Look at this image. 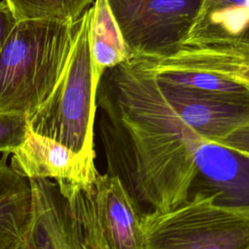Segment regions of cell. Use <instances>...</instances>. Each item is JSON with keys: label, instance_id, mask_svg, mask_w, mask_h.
I'll use <instances>...</instances> for the list:
<instances>
[{"label": "cell", "instance_id": "10", "mask_svg": "<svg viewBox=\"0 0 249 249\" xmlns=\"http://www.w3.org/2000/svg\"><path fill=\"white\" fill-rule=\"evenodd\" d=\"M249 46V0H202L181 47Z\"/></svg>", "mask_w": 249, "mask_h": 249}, {"label": "cell", "instance_id": "18", "mask_svg": "<svg viewBox=\"0 0 249 249\" xmlns=\"http://www.w3.org/2000/svg\"><path fill=\"white\" fill-rule=\"evenodd\" d=\"M215 143L232 150L249 160V121Z\"/></svg>", "mask_w": 249, "mask_h": 249}, {"label": "cell", "instance_id": "16", "mask_svg": "<svg viewBox=\"0 0 249 249\" xmlns=\"http://www.w3.org/2000/svg\"><path fill=\"white\" fill-rule=\"evenodd\" d=\"M18 20L56 19L76 22L94 0H4Z\"/></svg>", "mask_w": 249, "mask_h": 249}, {"label": "cell", "instance_id": "3", "mask_svg": "<svg viewBox=\"0 0 249 249\" xmlns=\"http://www.w3.org/2000/svg\"><path fill=\"white\" fill-rule=\"evenodd\" d=\"M92 7L77 20L66 65L51 94L28 119L32 131L94 160L96 77L89 43Z\"/></svg>", "mask_w": 249, "mask_h": 249}, {"label": "cell", "instance_id": "7", "mask_svg": "<svg viewBox=\"0 0 249 249\" xmlns=\"http://www.w3.org/2000/svg\"><path fill=\"white\" fill-rule=\"evenodd\" d=\"M158 80L180 119L205 140L216 142L249 121V94H206Z\"/></svg>", "mask_w": 249, "mask_h": 249}, {"label": "cell", "instance_id": "9", "mask_svg": "<svg viewBox=\"0 0 249 249\" xmlns=\"http://www.w3.org/2000/svg\"><path fill=\"white\" fill-rule=\"evenodd\" d=\"M33 191L30 249H88L56 182L29 179Z\"/></svg>", "mask_w": 249, "mask_h": 249}, {"label": "cell", "instance_id": "20", "mask_svg": "<svg viewBox=\"0 0 249 249\" xmlns=\"http://www.w3.org/2000/svg\"><path fill=\"white\" fill-rule=\"evenodd\" d=\"M9 249H30V246H29V242H28V237L26 238V240L22 243H20L19 245H17V246H14V247H11Z\"/></svg>", "mask_w": 249, "mask_h": 249}, {"label": "cell", "instance_id": "15", "mask_svg": "<svg viewBox=\"0 0 249 249\" xmlns=\"http://www.w3.org/2000/svg\"><path fill=\"white\" fill-rule=\"evenodd\" d=\"M152 70L160 80L195 91L216 95L249 94L248 87L214 73L193 70Z\"/></svg>", "mask_w": 249, "mask_h": 249}, {"label": "cell", "instance_id": "17", "mask_svg": "<svg viewBox=\"0 0 249 249\" xmlns=\"http://www.w3.org/2000/svg\"><path fill=\"white\" fill-rule=\"evenodd\" d=\"M29 129L26 114L0 113V152L12 154L23 142Z\"/></svg>", "mask_w": 249, "mask_h": 249}, {"label": "cell", "instance_id": "12", "mask_svg": "<svg viewBox=\"0 0 249 249\" xmlns=\"http://www.w3.org/2000/svg\"><path fill=\"white\" fill-rule=\"evenodd\" d=\"M9 155L2 153L0 160V249L24 242L33 219L30 180L8 165Z\"/></svg>", "mask_w": 249, "mask_h": 249}, {"label": "cell", "instance_id": "5", "mask_svg": "<svg viewBox=\"0 0 249 249\" xmlns=\"http://www.w3.org/2000/svg\"><path fill=\"white\" fill-rule=\"evenodd\" d=\"M57 186L90 249H144L142 214L119 177L98 173L87 187Z\"/></svg>", "mask_w": 249, "mask_h": 249}, {"label": "cell", "instance_id": "14", "mask_svg": "<svg viewBox=\"0 0 249 249\" xmlns=\"http://www.w3.org/2000/svg\"><path fill=\"white\" fill-rule=\"evenodd\" d=\"M89 29L90 53L98 80L102 73L129 58V52L108 0H94Z\"/></svg>", "mask_w": 249, "mask_h": 249}, {"label": "cell", "instance_id": "8", "mask_svg": "<svg viewBox=\"0 0 249 249\" xmlns=\"http://www.w3.org/2000/svg\"><path fill=\"white\" fill-rule=\"evenodd\" d=\"M11 155L10 165L28 179L44 178L57 184L87 187L98 174L94 160L31 129Z\"/></svg>", "mask_w": 249, "mask_h": 249}, {"label": "cell", "instance_id": "1", "mask_svg": "<svg viewBox=\"0 0 249 249\" xmlns=\"http://www.w3.org/2000/svg\"><path fill=\"white\" fill-rule=\"evenodd\" d=\"M96 107L107 173L119 177L141 214L188 199L201 137L172 108L156 73L133 58L106 69Z\"/></svg>", "mask_w": 249, "mask_h": 249}, {"label": "cell", "instance_id": "2", "mask_svg": "<svg viewBox=\"0 0 249 249\" xmlns=\"http://www.w3.org/2000/svg\"><path fill=\"white\" fill-rule=\"evenodd\" d=\"M76 23L18 20L0 53V113L29 119L47 99L66 65Z\"/></svg>", "mask_w": 249, "mask_h": 249}, {"label": "cell", "instance_id": "11", "mask_svg": "<svg viewBox=\"0 0 249 249\" xmlns=\"http://www.w3.org/2000/svg\"><path fill=\"white\" fill-rule=\"evenodd\" d=\"M197 176L202 175L209 188L218 192L219 201L249 203V160L218 143L200 139L196 152Z\"/></svg>", "mask_w": 249, "mask_h": 249}, {"label": "cell", "instance_id": "4", "mask_svg": "<svg viewBox=\"0 0 249 249\" xmlns=\"http://www.w3.org/2000/svg\"><path fill=\"white\" fill-rule=\"evenodd\" d=\"M196 191L168 210L141 215L144 249H249V203Z\"/></svg>", "mask_w": 249, "mask_h": 249}, {"label": "cell", "instance_id": "21", "mask_svg": "<svg viewBox=\"0 0 249 249\" xmlns=\"http://www.w3.org/2000/svg\"><path fill=\"white\" fill-rule=\"evenodd\" d=\"M86 245H87V244H86ZM87 248H88V249H90V248H89L88 245H87Z\"/></svg>", "mask_w": 249, "mask_h": 249}, {"label": "cell", "instance_id": "6", "mask_svg": "<svg viewBox=\"0 0 249 249\" xmlns=\"http://www.w3.org/2000/svg\"><path fill=\"white\" fill-rule=\"evenodd\" d=\"M202 0H108L129 58H161L179 50Z\"/></svg>", "mask_w": 249, "mask_h": 249}, {"label": "cell", "instance_id": "13", "mask_svg": "<svg viewBox=\"0 0 249 249\" xmlns=\"http://www.w3.org/2000/svg\"><path fill=\"white\" fill-rule=\"evenodd\" d=\"M164 66L171 70L214 73L249 88V46L181 47L164 59Z\"/></svg>", "mask_w": 249, "mask_h": 249}, {"label": "cell", "instance_id": "19", "mask_svg": "<svg viewBox=\"0 0 249 249\" xmlns=\"http://www.w3.org/2000/svg\"><path fill=\"white\" fill-rule=\"evenodd\" d=\"M17 22L18 19L7 3L4 0L0 1V53Z\"/></svg>", "mask_w": 249, "mask_h": 249}]
</instances>
